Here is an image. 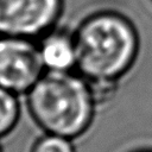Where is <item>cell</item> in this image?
<instances>
[{"mask_svg": "<svg viewBox=\"0 0 152 152\" xmlns=\"http://www.w3.org/2000/svg\"><path fill=\"white\" fill-rule=\"evenodd\" d=\"M0 152H4V147H2V145H1V141H0Z\"/></svg>", "mask_w": 152, "mask_h": 152, "instance_id": "cell-8", "label": "cell"}, {"mask_svg": "<svg viewBox=\"0 0 152 152\" xmlns=\"http://www.w3.org/2000/svg\"><path fill=\"white\" fill-rule=\"evenodd\" d=\"M94 101L90 84L69 71H44L26 93V104L33 121L46 134L66 139L88 127Z\"/></svg>", "mask_w": 152, "mask_h": 152, "instance_id": "cell-2", "label": "cell"}, {"mask_svg": "<svg viewBox=\"0 0 152 152\" xmlns=\"http://www.w3.org/2000/svg\"><path fill=\"white\" fill-rule=\"evenodd\" d=\"M63 0H0V36L39 39L55 28Z\"/></svg>", "mask_w": 152, "mask_h": 152, "instance_id": "cell-3", "label": "cell"}, {"mask_svg": "<svg viewBox=\"0 0 152 152\" xmlns=\"http://www.w3.org/2000/svg\"><path fill=\"white\" fill-rule=\"evenodd\" d=\"M80 71L89 83H109L132 64L138 36L132 23L114 11L87 17L74 34Z\"/></svg>", "mask_w": 152, "mask_h": 152, "instance_id": "cell-1", "label": "cell"}, {"mask_svg": "<svg viewBox=\"0 0 152 152\" xmlns=\"http://www.w3.org/2000/svg\"><path fill=\"white\" fill-rule=\"evenodd\" d=\"M37 46L46 71H69L77 63L74 36L52 28L39 39Z\"/></svg>", "mask_w": 152, "mask_h": 152, "instance_id": "cell-5", "label": "cell"}, {"mask_svg": "<svg viewBox=\"0 0 152 152\" xmlns=\"http://www.w3.org/2000/svg\"><path fill=\"white\" fill-rule=\"evenodd\" d=\"M44 71L37 40L0 36V87L26 94Z\"/></svg>", "mask_w": 152, "mask_h": 152, "instance_id": "cell-4", "label": "cell"}, {"mask_svg": "<svg viewBox=\"0 0 152 152\" xmlns=\"http://www.w3.org/2000/svg\"><path fill=\"white\" fill-rule=\"evenodd\" d=\"M30 152H74V150L66 138L45 134L33 142Z\"/></svg>", "mask_w": 152, "mask_h": 152, "instance_id": "cell-7", "label": "cell"}, {"mask_svg": "<svg viewBox=\"0 0 152 152\" xmlns=\"http://www.w3.org/2000/svg\"><path fill=\"white\" fill-rule=\"evenodd\" d=\"M19 95L0 87V140L10 135L20 121Z\"/></svg>", "mask_w": 152, "mask_h": 152, "instance_id": "cell-6", "label": "cell"}]
</instances>
